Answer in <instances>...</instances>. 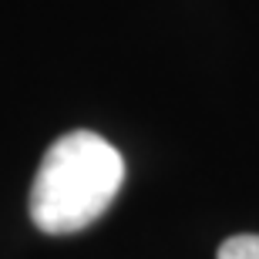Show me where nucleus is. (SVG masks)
I'll use <instances>...</instances> for the list:
<instances>
[{
	"label": "nucleus",
	"instance_id": "1",
	"mask_svg": "<svg viewBox=\"0 0 259 259\" xmlns=\"http://www.w3.org/2000/svg\"><path fill=\"white\" fill-rule=\"evenodd\" d=\"M125 162L95 132H67L51 145L30 189V219L40 232L67 236L91 226L115 202Z\"/></svg>",
	"mask_w": 259,
	"mask_h": 259
},
{
	"label": "nucleus",
	"instance_id": "2",
	"mask_svg": "<svg viewBox=\"0 0 259 259\" xmlns=\"http://www.w3.org/2000/svg\"><path fill=\"white\" fill-rule=\"evenodd\" d=\"M215 259H259V236H232L219 246Z\"/></svg>",
	"mask_w": 259,
	"mask_h": 259
}]
</instances>
